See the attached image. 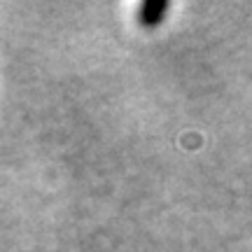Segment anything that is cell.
Returning <instances> with one entry per match:
<instances>
[{
    "mask_svg": "<svg viewBox=\"0 0 252 252\" xmlns=\"http://www.w3.org/2000/svg\"><path fill=\"white\" fill-rule=\"evenodd\" d=\"M168 9H171V5L166 0H147V2H143L138 7V24L145 28L159 26Z\"/></svg>",
    "mask_w": 252,
    "mask_h": 252,
    "instance_id": "1",
    "label": "cell"
}]
</instances>
